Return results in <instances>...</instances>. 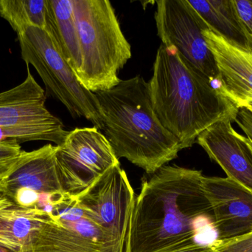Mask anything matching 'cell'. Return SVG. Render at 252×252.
Returning <instances> with one entry per match:
<instances>
[{
    "mask_svg": "<svg viewBox=\"0 0 252 252\" xmlns=\"http://www.w3.org/2000/svg\"><path fill=\"white\" fill-rule=\"evenodd\" d=\"M204 177L200 170L165 165L142 180L126 252H176L219 239L211 234L217 230L209 215Z\"/></svg>",
    "mask_w": 252,
    "mask_h": 252,
    "instance_id": "obj_1",
    "label": "cell"
},
{
    "mask_svg": "<svg viewBox=\"0 0 252 252\" xmlns=\"http://www.w3.org/2000/svg\"><path fill=\"white\" fill-rule=\"evenodd\" d=\"M149 83L153 108L163 127L192 147L204 130L240 109L229 97L221 78L210 79L176 49L161 44Z\"/></svg>",
    "mask_w": 252,
    "mask_h": 252,
    "instance_id": "obj_2",
    "label": "cell"
},
{
    "mask_svg": "<svg viewBox=\"0 0 252 252\" xmlns=\"http://www.w3.org/2000/svg\"><path fill=\"white\" fill-rule=\"evenodd\" d=\"M94 94L104 136L118 159L126 158L151 176L177 158L180 142L157 118L149 83L142 77L121 80L113 88Z\"/></svg>",
    "mask_w": 252,
    "mask_h": 252,
    "instance_id": "obj_3",
    "label": "cell"
},
{
    "mask_svg": "<svg viewBox=\"0 0 252 252\" xmlns=\"http://www.w3.org/2000/svg\"><path fill=\"white\" fill-rule=\"evenodd\" d=\"M79 36L81 65L77 74L89 91H106L119 84L120 70L131 58L115 8L107 0H72Z\"/></svg>",
    "mask_w": 252,
    "mask_h": 252,
    "instance_id": "obj_4",
    "label": "cell"
},
{
    "mask_svg": "<svg viewBox=\"0 0 252 252\" xmlns=\"http://www.w3.org/2000/svg\"><path fill=\"white\" fill-rule=\"evenodd\" d=\"M17 38L22 59L36 70L45 86L46 96L62 102L74 118L84 117L103 130V118L95 94L81 84L48 33L28 26L17 34Z\"/></svg>",
    "mask_w": 252,
    "mask_h": 252,
    "instance_id": "obj_5",
    "label": "cell"
},
{
    "mask_svg": "<svg viewBox=\"0 0 252 252\" xmlns=\"http://www.w3.org/2000/svg\"><path fill=\"white\" fill-rule=\"evenodd\" d=\"M50 215L27 252H126V244L94 223L76 197L65 193Z\"/></svg>",
    "mask_w": 252,
    "mask_h": 252,
    "instance_id": "obj_6",
    "label": "cell"
},
{
    "mask_svg": "<svg viewBox=\"0 0 252 252\" xmlns=\"http://www.w3.org/2000/svg\"><path fill=\"white\" fill-rule=\"evenodd\" d=\"M56 159L63 191L72 196L81 195L121 164L106 136L95 127L69 131L64 142L57 146Z\"/></svg>",
    "mask_w": 252,
    "mask_h": 252,
    "instance_id": "obj_7",
    "label": "cell"
},
{
    "mask_svg": "<svg viewBox=\"0 0 252 252\" xmlns=\"http://www.w3.org/2000/svg\"><path fill=\"white\" fill-rule=\"evenodd\" d=\"M156 3L157 35L161 44L176 49L210 79L220 78L214 57L202 34L210 28L188 0H159Z\"/></svg>",
    "mask_w": 252,
    "mask_h": 252,
    "instance_id": "obj_8",
    "label": "cell"
},
{
    "mask_svg": "<svg viewBox=\"0 0 252 252\" xmlns=\"http://www.w3.org/2000/svg\"><path fill=\"white\" fill-rule=\"evenodd\" d=\"M56 152L57 146L51 144L31 152L24 151L13 170L0 180V192L21 207L47 213L56 195L65 192Z\"/></svg>",
    "mask_w": 252,
    "mask_h": 252,
    "instance_id": "obj_9",
    "label": "cell"
},
{
    "mask_svg": "<svg viewBox=\"0 0 252 252\" xmlns=\"http://www.w3.org/2000/svg\"><path fill=\"white\" fill-rule=\"evenodd\" d=\"M75 197L94 223L127 244L136 195L121 164L108 170L85 192Z\"/></svg>",
    "mask_w": 252,
    "mask_h": 252,
    "instance_id": "obj_10",
    "label": "cell"
},
{
    "mask_svg": "<svg viewBox=\"0 0 252 252\" xmlns=\"http://www.w3.org/2000/svg\"><path fill=\"white\" fill-rule=\"evenodd\" d=\"M203 190L219 239L252 232V191L226 178L203 179Z\"/></svg>",
    "mask_w": 252,
    "mask_h": 252,
    "instance_id": "obj_11",
    "label": "cell"
},
{
    "mask_svg": "<svg viewBox=\"0 0 252 252\" xmlns=\"http://www.w3.org/2000/svg\"><path fill=\"white\" fill-rule=\"evenodd\" d=\"M235 119L229 115L215 123L200 134L196 143L221 167L228 179L252 191V154L245 136L232 126Z\"/></svg>",
    "mask_w": 252,
    "mask_h": 252,
    "instance_id": "obj_12",
    "label": "cell"
},
{
    "mask_svg": "<svg viewBox=\"0 0 252 252\" xmlns=\"http://www.w3.org/2000/svg\"><path fill=\"white\" fill-rule=\"evenodd\" d=\"M229 97L238 109L252 106V53L210 28L202 31Z\"/></svg>",
    "mask_w": 252,
    "mask_h": 252,
    "instance_id": "obj_13",
    "label": "cell"
},
{
    "mask_svg": "<svg viewBox=\"0 0 252 252\" xmlns=\"http://www.w3.org/2000/svg\"><path fill=\"white\" fill-rule=\"evenodd\" d=\"M46 99L45 91L35 81L29 65H27L25 81L0 93V127L59 121L46 108Z\"/></svg>",
    "mask_w": 252,
    "mask_h": 252,
    "instance_id": "obj_14",
    "label": "cell"
},
{
    "mask_svg": "<svg viewBox=\"0 0 252 252\" xmlns=\"http://www.w3.org/2000/svg\"><path fill=\"white\" fill-rule=\"evenodd\" d=\"M50 220L44 210L21 207L0 192V247L28 252L33 235Z\"/></svg>",
    "mask_w": 252,
    "mask_h": 252,
    "instance_id": "obj_15",
    "label": "cell"
},
{
    "mask_svg": "<svg viewBox=\"0 0 252 252\" xmlns=\"http://www.w3.org/2000/svg\"><path fill=\"white\" fill-rule=\"evenodd\" d=\"M47 1V26L44 31L48 33L77 75L81 68V59L72 0Z\"/></svg>",
    "mask_w": 252,
    "mask_h": 252,
    "instance_id": "obj_16",
    "label": "cell"
},
{
    "mask_svg": "<svg viewBox=\"0 0 252 252\" xmlns=\"http://www.w3.org/2000/svg\"><path fill=\"white\" fill-rule=\"evenodd\" d=\"M188 2L213 32L231 44L249 51L248 41L233 0H188Z\"/></svg>",
    "mask_w": 252,
    "mask_h": 252,
    "instance_id": "obj_17",
    "label": "cell"
},
{
    "mask_svg": "<svg viewBox=\"0 0 252 252\" xmlns=\"http://www.w3.org/2000/svg\"><path fill=\"white\" fill-rule=\"evenodd\" d=\"M47 0H0V16L19 34L28 26L45 30Z\"/></svg>",
    "mask_w": 252,
    "mask_h": 252,
    "instance_id": "obj_18",
    "label": "cell"
},
{
    "mask_svg": "<svg viewBox=\"0 0 252 252\" xmlns=\"http://www.w3.org/2000/svg\"><path fill=\"white\" fill-rule=\"evenodd\" d=\"M66 131L61 120L56 122L30 123L0 127V142L15 140L19 143L47 141L60 146L64 142Z\"/></svg>",
    "mask_w": 252,
    "mask_h": 252,
    "instance_id": "obj_19",
    "label": "cell"
},
{
    "mask_svg": "<svg viewBox=\"0 0 252 252\" xmlns=\"http://www.w3.org/2000/svg\"><path fill=\"white\" fill-rule=\"evenodd\" d=\"M23 152L20 143L16 141L0 142V180L13 170Z\"/></svg>",
    "mask_w": 252,
    "mask_h": 252,
    "instance_id": "obj_20",
    "label": "cell"
},
{
    "mask_svg": "<svg viewBox=\"0 0 252 252\" xmlns=\"http://www.w3.org/2000/svg\"><path fill=\"white\" fill-rule=\"evenodd\" d=\"M211 245L218 252H252V232L230 239H217Z\"/></svg>",
    "mask_w": 252,
    "mask_h": 252,
    "instance_id": "obj_21",
    "label": "cell"
},
{
    "mask_svg": "<svg viewBox=\"0 0 252 252\" xmlns=\"http://www.w3.org/2000/svg\"><path fill=\"white\" fill-rule=\"evenodd\" d=\"M233 3L252 53V0H233Z\"/></svg>",
    "mask_w": 252,
    "mask_h": 252,
    "instance_id": "obj_22",
    "label": "cell"
},
{
    "mask_svg": "<svg viewBox=\"0 0 252 252\" xmlns=\"http://www.w3.org/2000/svg\"><path fill=\"white\" fill-rule=\"evenodd\" d=\"M235 122L252 142V112L247 108L240 109Z\"/></svg>",
    "mask_w": 252,
    "mask_h": 252,
    "instance_id": "obj_23",
    "label": "cell"
},
{
    "mask_svg": "<svg viewBox=\"0 0 252 252\" xmlns=\"http://www.w3.org/2000/svg\"><path fill=\"white\" fill-rule=\"evenodd\" d=\"M176 252H218L210 245H204V244H194L189 247H186L183 250H179Z\"/></svg>",
    "mask_w": 252,
    "mask_h": 252,
    "instance_id": "obj_24",
    "label": "cell"
},
{
    "mask_svg": "<svg viewBox=\"0 0 252 252\" xmlns=\"http://www.w3.org/2000/svg\"><path fill=\"white\" fill-rule=\"evenodd\" d=\"M245 142L246 144H247V146H248L249 149H250L252 154V142L248 138L245 137Z\"/></svg>",
    "mask_w": 252,
    "mask_h": 252,
    "instance_id": "obj_25",
    "label": "cell"
},
{
    "mask_svg": "<svg viewBox=\"0 0 252 252\" xmlns=\"http://www.w3.org/2000/svg\"><path fill=\"white\" fill-rule=\"evenodd\" d=\"M0 252H13L10 251V250H7V249L3 248V247H0Z\"/></svg>",
    "mask_w": 252,
    "mask_h": 252,
    "instance_id": "obj_26",
    "label": "cell"
},
{
    "mask_svg": "<svg viewBox=\"0 0 252 252\" xmlns=\"http://www.w3.org/2000/svg\"><path fill=\"white\" fill-rule=\"evenodd\" d=\"M247 108V109H250V110L252 111V106H249V107H247V108Z\"/></svg>",
    "mask_w": 252,
    "mask_h": 252,
    "instance_id": "obj_27",
    "label": "cell"
}]
</instances>
